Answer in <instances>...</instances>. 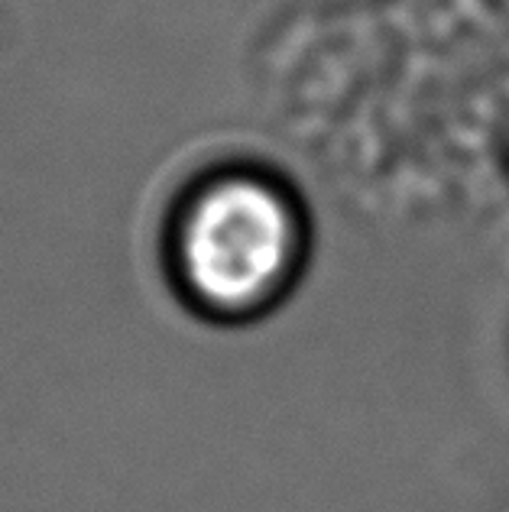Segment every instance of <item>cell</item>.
Instances as JSON below:
<instances>
[{"mask_svg": "<svg viewBox=\"0 0 509 512\" xmlns=\"http://www.w3.org/2000/svg\"><path fill=\"white\" fill-rule=\"evenodd\" d=\"M299 250L289 201L260 179L205 188L182 227V269L198 299L250 308L279 289Z\"/></svg>", "mask_w": 509, "mask_h": 512, "instance_id": "cell-1", "label": "cell"}]
</instances>
